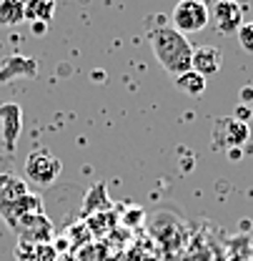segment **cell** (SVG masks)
<instances>
[{
	"mask_svg": "<svg viewBox=\"0 0 253 261\" xmlns=\"http://www.w3.org/2000/svg\"><path fill=\"white\" fill-rule=\"evenodd\" d=\"M113 208V201L108 196V189L105 184H93L86 194V203H83V219L93 216V214H100V211H110Z\"/></svg>",
	"mask_w": 253,
	"mask_h": 261,
	"instance_id": "8fae6325",
	"label": "cell"
},
{
	"mask_svg": "<svg viewBox=\"0 0 253 261\" xmlns=\"http://www.w3.org/2000/svg\"><path fill=\"white\" fill-rule=\"evenodd\" d=\"M48 31V25H45V23H33V33H38V35H40V33H45Z\"/></svg>",
	"mask_w": 253,
	"mask_h": 261,
	"instance_id": "ffe728a7",
	"label": "cell"
},
{
	"mask_svg": "<svg viewBox=\"0 0 253 261\" xmlns=\"http://www.w3.org/2000/svg\"><path fill=\"white\" fill-rule=\"evenodd\" d=\"M25 20V0H0V25H20Z\"/></svg>",
	"mask_w": 253,
	"mask_h": 261,
	"instance_id": "7c38bea8",
	"label": "cell"
},
{
	"mask_svg": "<svg viewBox=\"0 0 253 261\" xmlns=\"http://www.w3.org/2000/svg\"><path fill=\"white\" fill-rule=\"evenodd\" d=\"M176 86H178L183 93H188V96H201V93L206 91V78L190 68V70H186L183 75L176 78Z\"/></svg>",
	"mask_w": 253,
	"mask_h": 261,
	"instance_id": "2e32d148",
	"label": "cell"
},
{
	"mask_svg": "<svg viewBox=\"0 0 253 261\" xmlns=\"http://www.w3.org/2000/svg\"><path fill=\"white\" fill-rule=\"evenodd\" d=\"M116 211L110 208V211H100V214H93V216H88L86 219V226L91 231V236H100V233H108L110 228L116 226Z\"/></svg>",
	"mask_w": 253,
	"mask_h": 261,
	"instance_id": "9a60e30c",
	"label": "cell"
},
{
	"mask_svg": "<svg viewBox=\"0 0 253 261\" xmlns=\"http://www.w3.org/2000/svg\"><path fill=\"white\" fill-rule=\"evenodd\" d=\"M20 73H25V75H35V63H33L31 58L13 56V58H8V61H5V65L0 68V83H5L8 78L20 75Z\"/></svg>",
	"mask_w": 253,
	"mask_h": 261,
	"instance_id": "5bb4252c",
	"label": "cell"
},
{
	"mask_svg": "<svg viewBox=\"0 0 253 261\" xmlns=\"http://www.w3.org/2000/svg\"><path fill=\"white\" fill-rule=\"evenodd\" d=\"M63 171V161L48 148H35L25 159V184L33 186H53Z\"/></svg>",
	"mask_w": 253,
	"mask_h": 261,
	"instance_id": "7a4b0ae2",
	"label": "cell"
},
{
	"mask_svg": "<svg viewBox=\"0 0 253 261\" xmlns=\"http://www.w3.org/2000/svg\"><path fill=\"white\" fill-rule=\"evenodd\" d=\"M223 65V53L216 48V45H203V48H193V61H190V68L195 73H201L203 78L218 73Z\"/></svg>",
	"mask_w": 253,
	"mask_h": 261,
	"instance_id": "9c48e42d",
	"label": "cell"
},
{
	"mask_svg": "<svg viewBox=\"0 0 253 261\" xmlns=\"http://www.w3.org/2000/svg\"><path fill=\"white\" fill-rule=\"evenodd\" d=\"M171 23L183 35L198 33L211 23V8L206 5V0H178L173 8Z\"/></svg>",
	"mask_w": 253,
	"mask_h": 261,
	"instance_id": "3957f363",
	"label": "cell"
},
{
	"mask_svg": "<svg viewBox=\"0 0 253 261\" xmlns=\"http://www.w3.org/2000/svg\"><path fill=\"white\" fill-rule=\"evenodd\" d=\"M211 20L216 25V31L223 35L238 33V28L246 23L243 20V8L236 0H216L213 10H211Z\"/></svg>",
	"mask_w": 253,
	"mask_h": 261,
	"instance_id": "8992f818",
	"label": "cell"
},
{
	"mask_svg": "<svg viewBox=\"0 0 253 261\" xmlns=\"http://www.w3.org/2000/svg\"><path fill=\"white\" fill-rule=\"evenodd\" d=\"M10 228L15 231L18 241H28V244H50L53 241V221L43 214H28L15 219Z\"/></svg>",
	"mask_w": 253,
	"mask_h": 261,
	"instance_id": "277c9868",
	"label": "cell"
},
{
	"mask_svg": "<svg viewBox=\"0 0 253 261\" xmlns=\"http://www.w3.org/2000/svg\"><path fill=\"white\" fill-rule=\"evenodd\" d=\"M25 194H31L28 184L23 178H15V176H8V181L0 186V203H10V201H18Z\"/></svg>",
	"mask_w": 253,
	"mask_h": 261,
	"instance_id": "e0dca14e",
	"label": "cell"
},
{
	"mask_svg": "<svg viewBox=\"0 0 253 261\" xmlns=\"http://www.w3.org/2000/svg\"><path fill=\"white\" fill-rule=\"evenodd\" d=\"M238 43L243 50L253 53V20H246L241 28H238Z\"/></svg>",
	"mask_w": 253,
	"mask_h": 261,
	"instance_id": "ac0fdd59",
	"label": "cell"
},
{
	"mask_svg": "<svg viewBox=\"0 0 253 261\" xmlns=\"http://www.w3.org/2000/svg\"><path fill=\"white\" fill-rule=\"evenodd\" d=\"M55 13V0H25V20L31 23H45Z\"/></svg>",
	"mask_w": 253,
	"mask_h": 261,
	"instance_id": "4fadbf2b",
	"label": "cell"
},
{
	"mask_svg": "<svg viewBox=\"0 0 253 261\" xmlns=\"http://www.w3.org/2000/svg\"><path fill=\"white\" fill-rule=\"evenodd\" d=\"M241 98H243L246 103H248V100H253V88H243V91H241Z\"/></svg>",
	"mask_w": 253,
	"mask_h": 261,
	"instance_id": "d6986e66",
	"label": "cell"
},
{
	"mask_svg": "<svg viewBox=\"0 0 253 261\" xmlns=\"http://www.w3.org/2000/svg\"><path fill=\"white\" fill-rule=\"evenodd\" d=\"M148 43L153 48L156 61L163 65V70H168L171 75H183L190 70V61H193V45L190 40L178 33L173 25H158L148 33Z\"/></svg>",
	"mask_w": 253,
	"mask_h": 261,
	"instance_id": "6da1fadb",
	"label": "cell"
},
{
	"mask_svg": "<svg viewBox=\"0 0 253 261\" xmlns=\"http://www.w3.org/2000/svg\"><path fill=\"white\" fill-rule=\"evenodd\" d=\"M45 211V206H43V198L35 194H25L23 198H18V201H10V203H0V216H3V221L10 226L15 219H20V216H28V214H43Z\"/></svg>",
	"mask_w": 253,
	"mask_h": 261,
	"instance_id": "ba28073f",
	"label": "cell"
},
{
	"mask_svg": "<svg viewBox=\"0 0 253 261\" xmlns=\"http://www.w3.org/2000/svg\"><path fill=\"white\" fill-rule=\"evenodd\" d=\"M213 141L218 148L226 151H236L248 141V123L238 121V118H218L216 128H213Z\"/></svg>",
	"mask_w": 253,
	"mask_h": 261,
	"instance_id": "5b68a950",
	"label": "cell"
},
{
	"mask_svg": "<svg viewBox=\"0 0 253 261\" xmlns=\"http://www.w3.org/2000/svg\"><path fill=\"white\" fill-rule=\"evenodd\" d=\"M20 128H23V108L18 103H3L0 106V136H3V146L8 153L15 151Z\"/></svg>",
	"mask_w": 253,
	"mask_h": 261,
	"instance_id": "52a82bcc",
	"label": "cell"
},
{
	"mask_svg": "<svg viewBox=\"0 0 253 261\" xmlns=\"http://www.w3.org/2000/svg\"><path fill=\"white\" fill-rule=\"evenodd\" d=\"M15 256H18V261H58V246L55 244H28V241H18Z\"/></svg>",
	"mask_w": 253,
	"mask_h": 261,
	"instance_id": "30bf717a",
	"label": "cell"
}]
</instances>
